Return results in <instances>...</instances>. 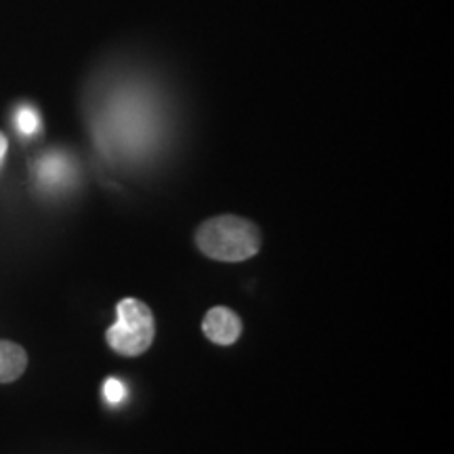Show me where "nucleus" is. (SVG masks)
Returning a JSON list of instances; mask_svg holds the SVG:
<instances>
[{"instance_id": "nucleus-1", "label": "nucleus", "mask_w": 454, "mask_h": 454, "mask_svg": "<svg viewBox=\"0 0 454 454\" xmlns=\"http://www.w3.org/2000/svg\"><path fill=\"white\" fill-rule=\"evenodd\" d=\"M261 230L251 219L221 215L207 219L196 231V247L208 259L240 263L261 251Z\"/></svg>"}, {"instance_id": "nucleus-2", "label": "nucleus", "mask_w": 454, "mask_h": 454, "mask_svg": "<svg viewBox=\"0 0 454 454\" xmlns=\"http://www.w3.org/2000/svg\"><path fill=\"white\" fill-rule=\"evenodd\" d=\"M116 325L107 328V345L124 357H137L150 349L156 337L152 309L139 299H122L116 305Z\"/></svg>"}, {"instance_id": "nucleus-3", "label": "nucleus", "mask_w": 454, "mask_h": 454, "mask_svg": "<svg viewBox=\"0 0 454 454\" xmlns=\"http://www.w3.org/2000/svg\"><path fill=\"white\" fill-rule=\"evenodd\" d=\"M202 333L215 345H234L242 334V320L234 309L211 308L202 320Z\"/></svg>"}, {"instance_id": "nucleus-4", "label": "nucleus", "mask_w": 454, "mask_h": 454, "mask_svg": "<svg viewBox=\"0 0 454 454\" xmlns=\"http://www.w3.org/2000/svg\"><path fill=\"white\" fill-rule=\"evenodd\" d=\"M27 368V354L15 340L0 339V383H13Z\"/></svg>"}, {"instance_id": "nucleus-5", "label": "nucleus", "mask_w": 454, "mask_h": 454, "mask_svg": "<svg viewBox=\"0 0 454 454\" xmlns=\"http://www.w3.org/2000/svg\"><path fill=\"white\" fill-rule=\"evenodd\" d=\"M41 177L47 181V184L55 185V184H61L66 177H70V164H67L66 158L61 156H49L44 158V160L41 162Z\"/></svg>"}, {"instance_id": "nucleus-6", "label": "nucleus", "mask_w": 454, "mask_h": 454, "mask_svg": "<svg viewBox=\"0 0 454 454\" xmlns=\"http://www.w3.org/2000/svg\"><path fill=\"white\" fill-rule=\"evenodd\" d=\"M15 124H17V130H20L21 135L32 137L34 133H38V130H41V116H38V112L34 110L32 106H21L20 110L15 112Z\"/></svg>"}, {"instance_id": "nucleus-7", "label": "nucleus", "mask_w": 454, "mask_h": 454, "mask_svg": "<svg viewBox=\"0 0 454 454\" xmlns=\"http://www.w3.org/2000/svg\"><path fill=\"white\" fill-rule=\"evenodd\" d=\"M104 397L110 406H121L122 402L127 400V385H124L121 379H116V377L106 379Z\"/></svg>"}, {"instance_id": "nucleus-8", "label": "nucleus", "mask_w": 454, "mask_h": 454, "mask_svg": "<svg viewBox=\"0 0 454 454\" xmlns=\"http://www.w3.org/2000/svg\"><path fill=\"white\" fill-rule=\"evenodd\" d=\"M7 150H9V141L3 133H0V167H3L4 156H7Z\"/></svg>"}]
</instances>
